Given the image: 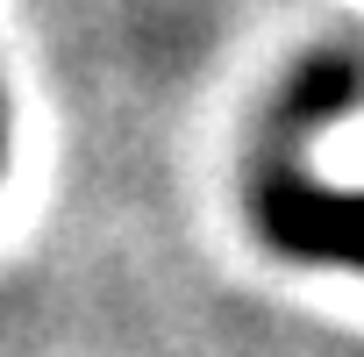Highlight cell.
Wrapping results in <instances>:
<instances>
[{
  "instance_id": "6da1fadb",
  "label": "cell",
  "mask_w": 364,
  "mask_h": 357,
  "mask_svg": "<svg viewBox=\"0 0 364 357\" xmlns=\"http://www.w3.org/2000/svg\"><path fill=\"white\" fill-rule=\"evenodd\" d=\"M357 100V65L350 58H314L286 86V100L264 122V157L250 171V215L272 250L307 257V265H350L364 272V186H328L307 171L300 143Z\"/></svg>"
}]
</instances>
